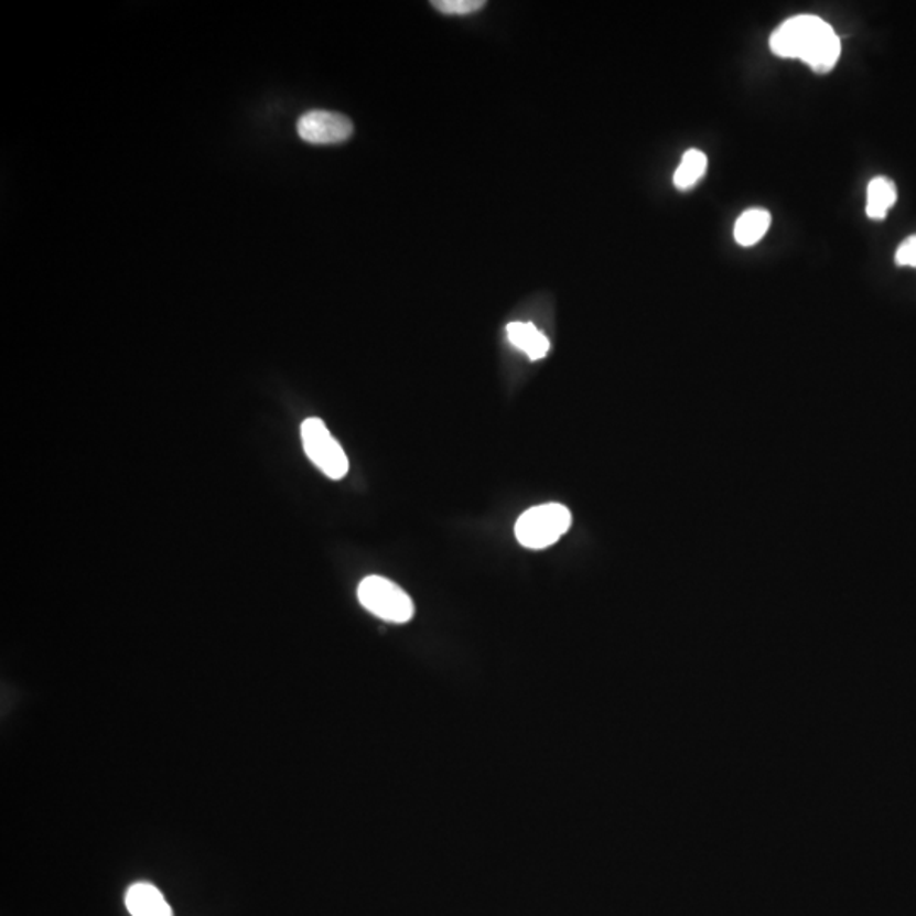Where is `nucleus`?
Instances as JSON below:
<instances>
[{
    "label": "nucleus",
    "mask_w": 916,
    "mask_h": 916,
    "mask_svg": "<svg viewBox=\"0 0 916 916\" xmlns=\"http://www.w3.org/2000/svg\"><path fill=\"white\" fill-rule=\"evenodd\" d=\"M769 46L774 55L801 60L817 74L832 72L842 53L839 34L827 21L811 14L784 21L770 34Z\"/></svg>",
    "instance_id": "f257e3e1"
},
{
    "label": "nucleus",
    "mask_w": 916,
    "mask_h": 916,
    "mask_svg": "<svg viewBox=\"0 0 916 916\" xmlns=\"http://www.w3.org/2000/svg\"><path fill=\"white\" fill-rule=\"evenodd\" d=\"M572 515L563 505L535 506L519 516L515 525L516 540L531 550L552 547L569 531Z\"/></svg>",
    "instance_id": "f03ea898"
},
{
    "label": "nucleus",
    "mask_w": 916,
    "mask_h": 916,
    "mask_svg": "<svg viewBox=\"0 0 916 916\" xmlns=\"http://www.w3.org/2000/svg\"><path fill=\"white\" fill-rule=\"evenodd\" d=\"M362 606L384 622L408 623L414 616L411 597L398 584L380 575H368L358 585Z\"/></svg>",
    "instance_id": "7ed1b4c3"
},
{
    "label": "nucleus",
    "mask_w": 916,
    "mask_h": 916,
    "mask_svg": "<svg viewBox=\"0 0 916 916\" xmlns=\"http://www.w3.org/2000/svg\"><path fill=\"white\" fill-rule=\"evenodd\" d=\"M302 446L310 461L326 477L340 481L348 474L351 462L345 450L333 439L328 428L320 418H308L301 427Z\"/></svg>",
    "instance_id": "20e7f679"
},
{
    "label": "nucleus",
    "mask_w": 916,
    "mask_h": 916,
    "mask_svg": "<svg viewBox=\"0 0 916 916\" xmlns=\"http://www.w3.org/2000/svg\"><path fill=\"white\" fill-rule=\"evenodd\" d=\"M298 133L305 143L336 144L354 134V125L338 112L310 111L299 119Z\"/></svg>",
    "instance_id": "39448f33"
},
{
    "label": "nucleus",
    "mask_w": 916,
    "mask_h": 916,
    "mask_svg": "<svg viewBox=\"0 0 916 916\" xmlns=\"http://www.w3.org/2000/svg\"><path fill=\"white\" fill-rule=\"evenodd\" d=\"M126 908L131 916H173L162 891L153 884L137 883L126 893Z\"/></svg>",
    "instance_id": "423d86ee"
},
{
    "label": "nucleus",
    "mask_w": 916,
    "mask_h": 916,
    "mask_svg": "<svg viewBox=\"0 0 916 916\" xmlns=\"http://www.w3.org/2000/svg\"><path fill=\"white\" fill-rule=\"evenodd\" d=\"M506 332H508L509 342L518 351L525 352L531 360H541L550 352L549 338L543 333L538 332L535 324L515 321V323L508 324Z\"/></svg>",
    "instance_id": "0eeeda50"
},
{
    "label": "nucleus",
    "mask_w": 916,
    "mask_h": 916,
    "mask_svg": "<svg viewBox=\"0 0 916 916\" xmlns=\"http://www.w3.org/2000/svg\"><path fill=\"white\" fill-rule=\"evenodd\" d=\"M770 217L769 211L766 209H748L736 219L733 236H735L736 244L740 247H754L758 244L766 233L769 231Z\"/></svg>",
    "instance_id": "6e6552de"
},
{
    "label": "nucleus",
    "mask_w": 916,
    "mask_h": 916,
    "mask_svg": "<svg viewBox=\"0 0 916 916\" xmlns=\"http://www.w3.org/2000/svg\"><path fill=\"white\" fill-rule=\"evenodd\" d=\"M898 201V191L891 179L876 177L872 179L867 185V204H865V214H867L874 222H883L886 219L891 207Z\"/></svg>",
    "instance_id": "1a4fd4ad"
},
{
    "label": "nucleus",
    "mask_w": 916,
    "mask_h": 916,
    "mask_svg": "<svg viewBox=\"0 0 916 916\" xmlns=\"http://www.w3.org/2000/svg\"><path fill=\"white\" fill-rule=\"evenodd\" d=\"M708 169V159L703 151L688 150L682 157L681 165L673 173V185L679 191H689L704 177Z\"/></svg>",
    "instance_id": "9d476101"
},
{
    "label": "nucleus",
    "mask_w": 916,
    "mask_h": 916,
    "mask_svg": "<svg viewBox=\"0 0 916 916\" xmlns=\"http://www.w3.org/2000/svg\"><path fill=\"white\" fill-rule=\"evenodd\" d=\"M431 6L443 14L465 15L481 11L486 2L483 0H433Z\"/></svg>",
    "instance_id": "9b49d317"
},
{
    "label": "nucleus",
    "mask_w": 916,
    "mask_h": 916,
    "mask_svg": "<svg viewBox=\"0 0 916 916\" xmlns=\"http://www.w3.org/2000/svg\"><path fill=\"white\" fill-rule=\"evenodd\" d=\"M894 260L899 267H913L916 269V235L908 236V238L899 245Z\"/></svg>",
    "instance_id": "f8f14e48"
}]
</instances>
